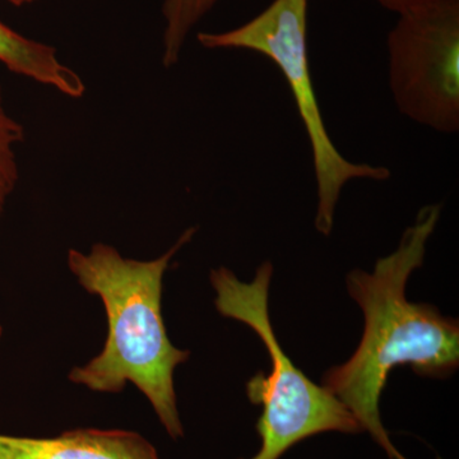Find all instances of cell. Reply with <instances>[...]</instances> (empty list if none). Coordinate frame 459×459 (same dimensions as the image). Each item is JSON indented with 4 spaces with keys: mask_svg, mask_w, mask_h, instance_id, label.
<instances>
[{
    "mask_svg": "<svg viewBox=\"0 0 459 459\" xmlns=\"http://www.w3.org/2000/svg\"><path fill=\"white\" fill-rule=\"evenodd\" d=\"M439 204L425 205L392 255L373 272L352 271L347 290L364 313V333L351 358L323 377V386L347 407L389 459H407L392 443L380 418L379 401L389 373L410 365L418 376L446 377L459 365L458 320L433 305L411 303L406 287L424 264L429 238L440 219Z\"/></svg>",
    "mask_w": 459,
    "mask_h": 459,
    "instance_id": "1",
    "label": "cell"
},
{
    "mask_svg": "<svg viewBox=\"0 0 459 459\" xmlns=\"http://www.w3.org/2000/svg\"><path fill=\"white\" fill-rule=\"evenodd\" d=\"M197 229L190 228L160 258H124L108 244H93L89 253L71 249L68 267L89 294L99 296L108 319L102 351L68 379L99 394H119L128 383L137 386L172 439L184 435L175 369L190 352L171 343L162 318V282L172 256L188 244Z\"/></svg>",
    "mask_w": 459,
    "mask_h": 459,
    "instance_id": "2",
    "label": "cell"
},
{
    "mask_svg": "<svg viewBox=\"0 0 459 459\" xmlns=\"http://www.w3.org/2000/svg\"><path fill=\"white\" fill-rule=\"evenodd\" d=\"M273 265L265 262L252 282L238 280L226 267L216 268L210 276L217 312L252 328L270 353V376L256 374L247 385L249 401L263 407L256 424L261 448L250 459H280L295 444L316 434L361 431L351 411L299 370L281 347L268 310Z\"/></svg>",
    "mask_w": 459,
    "mask_h": 459,
    "instance_id": "3",
    "label": "cell"
},
{
    "mask_svg": "<svg viewBox=\"0 0 459 459\" xmlns=\"http://www.w3.org/2000/svg\"><path fill=\"white\" fill-rule=\"evenodd\" d=\"M307 0H273L261 14L230 31L198 33L207 49L252 50L270 57L285 75L303 120L318 186L316 228L328 237L343 186L352 179L383 181L391 178L385 166L358 164L344 159L328 135L314 92L307 42Z\"/></svg>",
    "mask_w": 459,
    "mask_h": 459,
    "instance_id": "4",
    "label": "cell"
},
{
    "mask_svg": "<svg viewBox=\"0 0 459 459\" xmlns=\"http://www.w3.org/2000/svg\"><path fill=\"white\" fill-rule=\"evenodd\" d=\"M398 110L439 133L459 131V0L402 14L388 35Z\"/></svg>",
    "mask_w": 459,
    "mask_h": 459,
    "instance_id": "5",
    "label": "cell"
},
{
    "mask_svg": "<svg viewBox=\"0 0 459 459\" xmlns=\"http://www.w3.org/2000/svg\"><path fill=\"white\" fill-rule=\"evenodd\" d=\"M0 459H160L134 431L77 429L51 437L0 434Z\"/></svg>",
    "mask_w": 459,
    "mask_h": 459,
    "instance_id": "6",
    "label": "cell"
},
{
    "mask_svg": "<svg viewBox=\"0 0 459 459\" xmlns=\"http://www.w3.org/2000/svg\"><path fill=\"white\" fill-rule=\"evenodd\" d=\"M0 63L9 71L53 87L72 99L82 98V77L60 62L56 48L31 40L0 22Z\"/></svg>",
    "mask_w": 459,
    "mask_h": 459,
    "instance_id": "7",
    "label": "cell"
},
{
    "mask_svg": "<svg viewBox=\"0 0 459 459\" xmlns=\"http://www.w3.org/2000/svg\"><path fill=\"white\" fill-rule=\"evenodd\" d=\"M219 0H164L162 16L165 27L162 36V65L165 68L177 65L189 33L212 11Z\"/></svg>",
    "mask_w": 459,
    "mask_h": 459,
    "instance_id": "8",
    "label": "cell"
},
{
    "mask_svg": "<svg viewBox=\"0 0 459 459\" xmlns=\"http://www.w3.org/2000/svg\"><path fill=\"white\" fill-rule=\"evenodd\" d=\"M25 140V129L9 115L0 86V217L5 211L8 199L16 189L18 178L17 155L18 144Z\"/></svg>",
    "mask_w": 459,
    "mask_h": 459,
    "instance_id": "9",
    "label": "cell"
},
{
    "mask_svg": "<svg viewBox=\"0 0 459 459\" xmlns=\"http://www.w3.org/2000/svg\"><path fill=\"white\" fill-rule=\"evenodd\" d=\"M377 2L379 3L382 7L402 16V14L420 11V9L434 7V5L452 2V0H377Z\"/></svg>",
    "mask_w": 459,
    "mask_h": 459,
    "instance_id": "10",
    "label": "cell"
},
{
    "mask_svg": "<svg viewBox=\"0 0 459 459\" xmlns=\"http://www.w3.org/2000/svg\"><path fill=\"white\" fill-rule=\"evenodd\" d=\"M4 2L14 5V7H23V5L32 4V3L38 2V0H4Z\"/></svg>",
    "mask_w": 459,
    "mask_h": 459,
    "instance_id": "11",
    "label": "cell"
},
{
    "mask_svg": "<svg viewBox=\"0 0 459 459\" xmlns=\"http://www.w3.org/2000/svg\"><path fill=\"white\" fill-rule=\"evenodd\" d=\"M3 327L2 323H0V340H2Z\"/></svg>",
    "mask_w": 459,
    "mask_h": 459,
    "instance_id": "12",
    "label": "cell"
}]
</instances>
